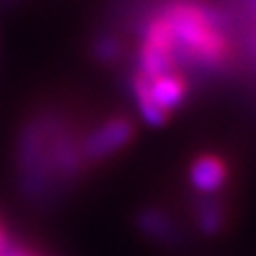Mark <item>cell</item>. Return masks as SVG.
<instances>
[{"label": "cell", "instance_id": "4", "mask_svg": "<svg viewBox=\"0 0 256 256\" xmlns=\"http://www.w3.org/2000/svg\"><path fill=\"white\" fill-rule=\"evenodd\" d=\"M227 164L216 155H200L189 168V180L200 194H216L227 182Z\"/></svg>", "mask_w": 256, "mask_h": 256}, {"label": "cell", "instance_id": "10", "mask_svg": "<svg viewBox=\"0 0 256 256\" xmlns=\"http://www.w3.org/2000/svg\"><path fill=\"white\" fill-rule=\"evenodd\" d=\"M4 248H7V238H4V232L0 230V256L4 254Z\"/></svg>", "mask_w": 256, "mask_h": 256}, {"label": "cell", "instance_id": "8", "mask_svg": "<svg viewBox=\"0 0 256 256\" xmlns=\"http://www.w3.org/2000/svg\"><path fill=\"white\" fill-rule=\"evenodd\" d=\"M198 225H200V230H202L204 234H209V236H214V234H218V232H220V227H222V212L218 209L216 202H204L202 207H200Z\"/></svg>", "mask_w": 256, "mask_h": 256}, {"label": "cell", "instance_id": "2", "mask_svg": "<svg viewBox=\"0 0 256 256\" xmlns=\"http://www.w3.org/2000/svg\"><path fill=\"white\" fill-rule=\"evenodd\" d=\"M173 58H176V40L166 18L160 16L146 27L144 45L140 50V76L150 81L168 74L173 68Z\"/></svg>", "mask_w": 256, "mask_h": 256}, {"label": "cell", "instance_id": "6", "mask_svg": "<svg viewBox=\"0 0 256 256\" xmlns=\"http://www.w3.org/2000/svg\"><path fill=\"white\" fill-rule=\"evenodd\" d=\"M137 227L144 232L146 236L155 240H162V243H173L178 238L176 234V225L171 222V218L166 214L158 212V209H144V212L137 216Z\"/></svg>", "mask_w": 256, "mask_h": 256}, {"label": "cell", "instance_id": "3", "mask_svg": "<svg viewBox=\"0 0 256 256\" xmlns=\"http://www.w3.org/2000/svg\"><path fill=\"white\" fill-rule=\"evenodd\" d=\"M132 137V124L126 117L108 120L106 124L94 128L84 142V155L90 160H104L122 150Z\"/></svg>", "mask_w": 256, "mask_h": 256}, {"label": "cell", "instance_id": "5", "mask_svg": "<svg viewBox=\"0 0 256 256\" xmlns=\"http://www.w3.org/2000/svg\"><path fill=\"white\" fill-rule=\"evenodd\" d=\"M148 92H150V97H153V102L158 104L164 112H168L184 102L186 84L178 74L168 72V74H162V76H158V79L148 81Z\"/></svg>", "mask_w": 256, "mask_h": 256}, {"label": "cell", "instance_id": "7", "mask_svg": "<svg viewBox=\"0 0 256 256\" xmlns=\"http://www.w3.org/2000/svg\"><path fill=\"white\" fill-rule=\"evenodd\" d=\"M132 94H135V102H137V110H140L142 120H144L146 124L162 126L164 122H166L168 112H164L162 108L153 102V97H150V92H148V81H146L144 76L137 74L135 79H132Z\"/></svg>", "mask_w": 256, "mask_h": 256}, {"label": "cell", "instance_id": "1", "mask_svg": "<svg viewBox=\"0 0 256 256\" xmlns=\"http://www.w3.org/2000/svg\"><path fill=\"white\" fill-rule=\"evenodd\" d=\"M171 27L176 50L182 48L186 56L204 66H218L227 56V40L220 34L212 14L194 2H173L164 12Z\"/></svg>", "mask_w": 256, "mask_h": 256}, {"label": "cell", "instance_id": "9", "mask_svg": "<svg viewBox=\"0 0 256 256\" xmlns=\"http://www.w3.org/2000/svg\"><path fill=\"white\" fill-rule=\"evenodd\" d=\"M94 54H97L99 61L108 63V61L120 56V43L112 38H102L97 45H94Z\"/></svg>", "mask_w": 256, "mask_h": 256}]
</instances>
